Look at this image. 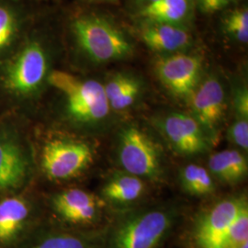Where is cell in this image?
<instances>
[{
    "label": "cell",
    "instance_id": "1",
    "mask_svg": "<svg viewBox=\"0 0 248 248\" xmlns=\"http://www.w3.org/2000/svg\"><path fill=\"white\" fill-rule=\"evenodd\" d=\"M171 207L154 206L120 212L104 234L105 248H155L177 222Z\"/></svg>",
    "mask_w": 248,
    "mask_h": 248
},
{
    "label": "cell",
    "instance_id": "2",
    "mask_svg": "<svg viewBox=\"0 0 248 248\" xmlns=\"http://www.w3.org/2000/svg\"><path fill=\"white\" fill-rule=\"evenodd\" d=\"M47 81L64 96L67 114L74 123L96 127L106 122L111 109L101 83L60 70L51 72Z\"/></svg>",
    "mask_w": 248,
    "mask_h": 248
},
{
    "label": "cell",
    "instance_id": "3",
    "mask_svg": "<svg viewBox=\"0 0 248 248\" xmlns=\"http://www.w3.org/2000/svg\"><path fill=\"white\" fill-rule=\"evenodd\" d=\"M75 39L89 59L98 63L127 59L133 53L131 41L108 19L83 15L72 22Z\"/></svg>",
    "mask_w": 248,
    "mask_h": 248
},
{
    "label": "cell",
    "instance_id": "4",
    "mask_svg": "<svg viewBox=\"0 0 248 248\" xmlns=\"http://www.w3.org/2000/svg\"><path fill=\"white\" fill-rule=\"evenodd\" d=\"M115 155L124 172L155 182L164 177L162 150L150 135L138 126L126 125L118 132Z\"/></svg>",
    "mask_w": 248,
    "mask_h": 248
},
{
    "label": "cell",
    "instance_id": "5",
    "mask_svg": "<svg viewBox=\"0 0 248 248\" xmlns=\"http://www.w3.org/2000/svg\"><path fill=\"white\" fill-rule=\"evenodd\" d=\"M94 160V151L88 142L59 138L45 143L41 166L52 180H69L82 174Z\"/></svg>",
    "mask_w": 248,
    "mask_h": 248
},
{
    "label": "cell",
    "instance_id": "6",
    "mask_svg": "<svg viewBox=\"0 0 248 248\" xmlns=\"http://www.w3.org/2000/svg\"><path fill=\"white\" fill-rule=\"evenodd\" d=\"M47 77L48 58L45 50L39 43H31L6 65L2 82L9 92L29 96L41 88Z\"/></svg>",
    "mask_w": 248,
    "mask_h": 248
},
{
    "label": "cell",
    "instance_id": "7",
    "mask_svg": "<svg viewBox=\"0 0 248 248\" xmlns=\"http://www.w3.org/2000/svg\"><path fill=\"white\" fill-rule=\"evenodd\" d=\"M154 125L177 155L196 156L206 154L213 146L202 127L190 114L169 112L155 117Z\"/></svg>",
    "mask_w": 248,
    "mask_h": 248
},
{
    "label": "cell",
    "instance_id": "8",
    "mask_svg": "<svg viewBox=\"0 0 248 248\" xmlns=\"http://www.w3.org/2000/svg\"><path fill=\"white\" fill-rule=\"evenodd\" d=\"M186 100L190 115L202 127L214 145L219 140L227 109L225 89L221 80L214 75L202 78Z\"/></svg>",
    "mask_w": 248,
    "mask_h": 248
},
{
    "label": "cell",
    "instance_id": "9",
    "mask_svg": "<svg viewBox=\"0 0 248 248\" xmlns=\"http://www.w3.org/2000/svg\"><path fill=\"white\" fill-rule=\"evenodd\" d=\"M247 202L245 195L231 196L200 213L193 226L196 248H222L232 223Z\"/></svg>",
    "mask_w": 248,
    "mask_h": 248
},
{
    "label": "cell",
    "instance_id": "10",
    "mask_svg": "<svg viewBox=\"0 0 248 248\" xmlns=\"http://www.w3.org/2000/svg\"><path fill=\"white\" fill-rule=\"evenodd\" d=\"M155 75L170 94L186 99L202 78V60L185 53L161 55L154 65Z\"/></svg>",
    "mask_w": 248,
    "mask_h": 248
},
{
    "label": "cell",
    "instance_id": "11",
    "mask_svg": "<svg viewBox=\"0 0 248 248\" xmlns=\"http://www.w3.org/2000/svg\"><path fill=\"white\" fill-rule=\"evenodd\" d=\"M105 202L80 188H70L53 196V210L62 220L74 224L87 225L97 222Z\"/></svg>",
    "mask_w": 248,
    "mask_h": 248
},
{
    "label": "cell",
    "instance_id": "12",
    "mask_svg": "<svg viewBox=\"0 0 248 248\" xmlns=\"http://www.w3.org/2000/svg\"><path fill=\"white\" fill-rule=\"evenodd\" d=\"M140 37L150 50L161 55L182 53L192 43L186 26L161 22H141Z\"/></svg>",
    "mask_w": 248,
    "mask_h": 248
},
{
    "label": "cell",
    "instance_id": "13",
    "mask_svg": "<svg viewBox=\"0 0 248 248\" xmlns=\"http://www.w3.org/2000/svg\"><path fill=\"white\" fill-rule=\"evenodd\" d=\"M30 161L15 139L0 135V193L17 189L26 182Z\"/></svg>",
    "mask_w": 248,
    "mask_h": 248
},
{
    "label": "cell",
    "instance_id": "14",
    "mask_svg": "<svg viewBox=\"0 0 248 248\" xmlns=\"http://www.w3.org/2000/svg\"><path fill=\"white\" fill-rule=\"evenodd\" d=\"M196 0H157L137 10L142 22H161L186 26L193 14Z\"/></svg>",
    "mask_w": 248,
    "mask_h": 248
},
{
    "label": "cell",
    "instance_id": "15",
    "mask_svg": "<svg viewBox=\"0 0 248 248\" xmlns=\"http://www.w3.org/2000/svg\"><path fill=\"white\" fill-rule=\"evenodd\" d=\"M144 180L127 172L116 173L101 188L100 198L116 206H128L139 201L145 193Z\"/></svg>",
    "mask_w": 248,
    "mask_h": 248
},
{
    "label": "cell",
    "instance_id": "16",
    "mask_svg": "<svg viewBox=\"0 0 248 248\" xmlns=\"http://www.w3.org/2000/svg\"><path fill=\"white\" fill-rule=\"evenodd\" d=\"M208 167L213 178L228 185L237 184L248 176V159L239 150L214 153L209 158Z\"/></svg>",
    "mask_w": 248,
    "mask_h": 248
},
{
    "label": "cell",
    "instance_id": "17",
    "mask_svg": "<svg viewBox=\"0 0 248 248\" xmlns=\"http://www.w3.org/2000/svg\"><path fill=\"white\" fill-rule=\"evenodd\" d=\"M30 206L19 197H9L0 202V244L9 245L25 228Z\"/></svg>",
    "mask_w": 248,
    "mask_h": 248
},
{
    "label": "cell",
    "instance_id": "18",
    "mask_svg": "<svg viewBox=\"0 0 248 248\" xmlns=\"http://www.w3.org/2000/svg\"><path fill=\"white\" fill-rule=\"evenodd\" d=\"M103 87L109 108L114 111H124L133 106L142 91L140 80L127 73L111 76Z\"/></svg>",
    "mask_w": 248,
    "mask_h": 248
},
{
    "label": "cell",
    "instance_id": "19",
    "mask_svg": "<svg viewBox=\"0 0 248 248\" xmlns=\"http://www.w3.org/2000/svg\"><path fill=\"white\" fill-rule=\"evenodd\" d=\"M28 248H105L104 235L76 232H53Z\"/></svg>",
    "mask_w": 248,
    "mask_h": 248
},
{
    "label": "cell",
    "instance_id": "20",
    "mask_svg": "<svg viewBox=\"0 0 248 248\" xmlns=\"http://www.w3.org/2000/svg\"><path fill=\"white\" fill-rule=\"evenodd\" d=\"M178 180L182 189L191 196L211 195L216 188L209 170L195 164L186 165L180 169Z\"/></svg>",
    "mask_w": 248,
    "mask_h": 248
},
{
    "label": "cell",
    "instance_id": "21",
    "mask_svg": "<svg viewBox=\"0 0 248 248\" xmlns=\"http://www.w3.org/2000/svg\"><path fill=\"white\" fill-rule=\"evenodd\" d=\"M222 29L232 40L241 44H248V8L241 7L229 11L222 19Z\"/></svg>",
    "mask_w": 248,
    "mask_h": 248
},
{
    "label": "cell",
    "instance_id": "22",
    "mask_svg": "<svg viewBox=\"0 0 248 248\" xmlns=\"http://www.w3.org/2000/svg\"><path fill=\"white\" fill-rule=\"evenodd\" d=\"M248 243V202L243 205L222 243V248H241Z\"/></svg>",
    "mask_w": 248,
    "mask_h": 248
},
{
    "label": "cell",
    "instance_id": "23",
    "mask_svg": "<svg viewBox=\"0 0 248 248\" xmlns=\"http://www.w3.org/2000/svg\"><path fill=\"white\" fill-rule=\"evenodd\" d=\"M17 29L18 22L13 11L0 6V52L10 45Z\"/></svg>",
    "mask_w": 248,
    "mask_h": 248
},
{
    "label": "cell",
    "instance_id": "24",
    "mask_svg": "<svg viewBox=\"0 0 248 248\" xmlns=\"http://www.w3.org/2000/svg\"><path fill=\"white\" fill-rule=\"evenodd\" d=\"M229 142L239 147L241 150L248 149V120L234 119L227 131Z\"/></svg>",
    "mask_w": 248,
    "mask_h": 248
},
{
    "label": "cell",
    "instance_id": "25",
    "mask_svg": "<svg viewBox=\"0 0 248 248\" xmlns=\"http://www.w3.org/2000/svg\"><path fill=\"white\" fill-rule=\"evenodd\" d=\"M234 119L248 120V90L245 85H236L232 95Z\"/></svg>",
    "mask_w": 248,
    "mask_h": 248
},
{
    "label": "cell",
    "instance_id": "26",
    "mask_svg": "<svg viewBox=\"0 0 248 248\" xmlns=\"http://www.w3.org/2000/svg\"><path fill=\"white\" fill-rule=\"evenodd\" d=\"M237 0H196L200 10L205 14H213L226 9Z\"/></svg>",
    "mask_w": 248,
    "mask_h": 248
},
{
    "label": "cell",
    "instance_id": "27",
    "mask_svg": "<svg viewBox=\"0 0 248 248\" xmlns=\"http://www.w3.org/2000/svg\"><path fill=\"white\" fill-rule=\"evenodd\" d=\"M132 1H133V6L137 9V10H139L148 5L156 2L157 0H132Z\"/></svg>",
    "mask_w": 248,
    "mask_h": 248
},
{
    "label": "cell",
    "instance_id": "28",
    "mask_svg": "<svg viewBox=\"0 0 248 248\" xmlns=\"http://www.w3.org/2000/svg\"><path fill=\"white\" fill-rule=\"evenodd\" d=\"M96 1H102V2H108V3H117L118 0H96Z\"/></svg>",
    "mask_w": 248,
    "mask_h": 248
},
{
    "label": "cell",
    "instance_id": "29",
    "mask_svg": "<svg viewBox=\"0 0 248 248\" xmlns=\"http://www.w3.org/2000/svg\"><path fill=\"white\" fill-rule=\"evenodd\" d=\"M241 248H248V243H247V244H245L243 247Z\"/></svg>",
    "mask_w": 248,
    "mask_h": 248
}]
</instances>
